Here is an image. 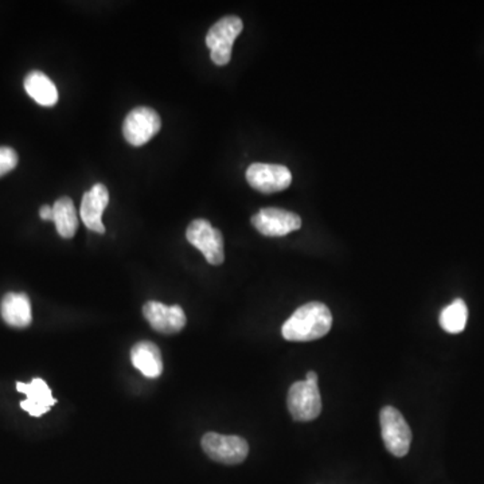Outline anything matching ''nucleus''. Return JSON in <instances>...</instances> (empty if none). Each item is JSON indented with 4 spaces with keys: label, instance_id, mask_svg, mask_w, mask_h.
<instances>
[{
    "label": "nucleus",
    "instance_id": "obj_1",
    "mask_svg": "<svg viewBox=\"0 0 484 484\" xmlns=\"http://www.w3.org/2000/svg\"><path fill=\"white\" fill-rule=\"evenodd\" d=\"M333 325V315L327 305L311 302L297 308L284 323V339L292 342H310L323 338Z\"/></svg>",
    "mask_w": 484,
    "mask_h": 484
},
{
    "label": "nucleus",
    "instance_id": "obj_2",
    "mask_svg": "<svg viewBox=\"0 0 484 484\" xmlns=\"http://www.w3.org/2000/svg\"><path fill=\"white\" fill-rule=\"evenodd\" d=\"M288 411L296 421H313L322 411L318 374L308 372L305 381H297L289 388Z\"/></svg>",
    "mask_w": 484,
    "mask_h": 484
},
{
    "label": "nucleus",
    "instance_id": "obj_3",
    "mask_svg": "<svg viewBox=\"0 0 484 484\" xmlns=\"http://www.w3.org/2000/svg\"><path fill=\"white\" fill-rule=\"evenodd\" d=\"M242 29L244 24L235 15L224 16L210 27L206 35V44L210 49L211 61L216 65L224 66L230 63L233 44Z\"/></svg>",
    "mask_w": 484,
    "mask_h": 484
},
{
    "label": "nucleus",
    "instance_id": "obj_4",
    "mask_svg": "<svg viewBox=\"0 0 484 484\" xmlns=\"http://www.w3.org/2000/svg\"><path fill=\"white\" fill-rule=\"evenodd\" d=\"M381 432L386 450L397 458L409 452L411 443V431L402 411L393 406H385L380 413Z\"/></svg>",
    "mask_w": 484,
    "mask_h": 484
},
{
    "label": "nucleus",
    "instance_id": "obj_5",
    "mask_svg": "<svg viewBox=\"0 0 484 484\" xmlns=\"http://www.w3.org/2000/svg\"><path fill=\"white\" fill-rule=\"evenodd\" d=\"M186 238L197 249L201 250L211 266H221L225 260L224 237L208 219H196L189 225Z\"/></svg>",
    "mask_w": 484,
    "mask_h": 484
},
{
    "label": "nucleus",
    "instance_id": "obj_6",
    "mask_svg": "<svg viewBox=\"0 0 484 484\" xmlns=\"http://www.w3.org/2000/svg\"><path fill=\"white\" fill-rule=\"evenodd\" d=\"M161 128L160 116L150 107H138L131 111L122 122V135L133 147L149 143Z\"/></svg>",
    "mask_w": 484,
    "mask_h": 484
},
{
    "label": "nucleus",
    "instance_id": "obj_7",
    "mask_svg": "<svg viewBox=\"0 0 484 484\" xmlns=\"http://www.w3.org/2000/svg\"><path fill=\"white\" fill-rule=\"evenodd\" d=\"M202 448L211 460L222 464H240L249 453V445L240 436L208 432L202 438Z\"/></svg>",
    "mask_w": 484,
    "mask_h": 484
},
{
    "label": "nucleus",
    "instance_id": "obj_8",
    "mask_svg": "<svg viewBox=\"0 0 484 484\" xmlns=\"http://www.w3.org/2000/svg\"><path fill=\"white\" fill-rule=\"evenodd\" d=\"M247 180L255 190L272 194L288 189L292 174L282 164L253 163L247 167Z\"/></svg>",
    "mask_w": 484,
    "mask_h": 484
},
{
    "label": "nucleus",
    "instance_id": "obj_9",
    "mask_svg": "<svg viewBox=\"0 0 484 484\" xmlns=\"http://www.w3.org/2000/svg\"><path fill=\"white\" fill-rule=\"evenodd\" d=\"M252 224L266 237H283L302 227V218L284 208H261L252 217Z\"/></svg>",
    "mask_w": 484,
    "mask_h": 484
},
{
    "label": "nucleus",
    "instance_id": "obj_10",
    "mask_svg": "<svg viewBox=\"0 0 484 484\" xmlns=\"http://www.w3.org/2000/svg\"><path fill=\"white\" fill-rule=\"evenodd\" d=\"M143 315L154 330L161 334H177L186 325V314L179 305L149 302L144 305Z\"/></svg>",
    "mask_w": 484,
    "mask_h": 484
},
{
    "label": "nucleus",
    "instance_id": "obj_11",
    "mask_svg": "<svg viewBox=\"0 0 484 484\" xmlns=\"http://www.w3.org/2000/svg\"><path fill=\"white\" fill-rule=\"evenodd\" d=\"M108 203H110V193L102 183H97L91 190L83 194L80 216L83 225L92 232L104 235L105 227L102 224V214H104Z\"/></svg>",
    "mask_w": 484,
    "mask_h": 484
},
{
    "label": "nucleus",
    "instance_id": "obj_12",
    "mask_svg": "<svg viewBox=\"0 0 484 484\" xmlns=\"http://www.w3.org/2000/svg\"><path fill=\"white\" fill-rule=\"evenodd\" d=\"M16 389L26 394L27 399L21 402V408L30 416H44L57 403L49 385L42 378H34L30 383L16 382Z\"/></svg>",
    "mask_w": 484,
    "mask_h": 484
},
{
    "label": "nucleus",
    "instance_id": "obj_13",
    "mask_svg": "<svg viewBox=\"0 0 484 484\" xmlns=\"http://www.w3.org/2000/svg\"><path fill=\"white\" fill-rule=\"evenodd\" d=\"M3 321L11 327L26 328L32 324V303L26 294L10 292L3 297L0 305Z\"/></svg>",
    "mask_w": 484,
    "mask_h": 484
},
{
    "label": "nucleus",
    "instance_id": "obj_14",
    "mask_svg": "<svg viewBox=\"0 0 484 484\" xmlns=\"http://www.w3.org/2000/svg\"><path fill=\"white\" fill-rule=\"evenodd\" d=\"M133 366L149 378H158L163 372L160 347L152 342H139L131 350Z\"/></svg>",
    "mask_w": 484,
    "mask_h": 484
},
{
    "label": "nucleus",
    "instance_id": "obj_15",
    "mask_svg": "<svg viewBox=\"0 0 484 484\" xmlns=\"http://www.w3.org/2000/svg\"><path fill=\"white\" fill-rule=\"evenodd\" d=\"M27 94L42 107H54L58 102V91L55 83L40 71H33L24 79Z\"/></svg>",
    "mask_w": 484,
    "mask_h": 484
},
{
    "label": "nucleus",
    "instance_id": "obj_16",
    "mask_svg": "<svg viewBox=\"0 0 484 484\" xmlns=\"http://www.w3.org/2000/svg\"><path fill=\"white\" fill-rule=\"evenodd\" d=\"M53 221L58 235L63 238H72L79 229V214L74 203L69 197L57 199L53 206Z\"/></svg>",
    "mask_w": 484,
    "mask_h": 484
},
{
    "label": "nucleus",
    "instance_id": "obj_17",
    "mask_svg": "<svg viewBox=\"0 0 484 484\" xmlns=\"http://www.w3.org/2000/svg\"><path fill=\"white\" fill-rule=\"evenodd\" d=\"M469 308L464 300L456 299L440 314V325L450 334H459L466 328Z\"/></svg>",
    "mask_w": 484,
    "mask_h": 484
},
{
    "label": "nucleus",
    "instance_id": "obj_18",
    "mask_svg": "<svg viewBox=\"0 0 484 484\" xmlns=\"http://www.w3.org/2000/svg\"><path fill=\"white\" fill-rule=\"evenodd\" d=\"M18 154L11 147H0V177L13 171L18 166Z\"/></svg>",
    "mask_w": 484,
    "mask_h": 484
},
{
    "label": "nucleus",
    "instance_id": "obj_19",
    "mask_svg": "<svg viewBox=\"0 0 484 484\" xmlns=\"http://www.w3.org/2000/svg\"><path fill=\"white\" fill-rule=\"evenodd\" d=\"M40 217L44 221H53V208L49 205L42 206L40 208Z\"/></svg>",
    "mask_w": 484,
    "mask_h": 484
}]
</instances>
